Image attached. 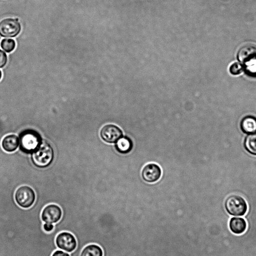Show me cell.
<instances>
[{"instance_id":"d6986e66","label":"cell","mask_w":256,"mask_h":256,"mask_svg":"<svg viewBox=\"0 0 256 256\" xmlns=\"http://www.w3.org/2000/svg\"><path fill=\"white\" fill-rule=\"evenodd\" d=\"M8 56L5 52L0 49V68H4L7 64Z\"/></svg>"},{"instance_id":"277c9868","label":"cell","mask_w":256,"mask_h":256,"mask_svg":"<svg viewBox=\"0 0 256 256\" xmlns=\"http://www.w3.org/2000/svg\"><path fill=\"white\" fill-rule=\"evenodd\" d=\"M224 208L228 214L233 216H242L248 210L247 204L244 199L238 195H231L224 202Z\"/></svg>"},{"instance_id":"2e32d148","label":"cell","mask_w":256,"mask_h":256,"mask_svg":"<svg viewBox=\"0 0 256 256\" xmlns=\"http://www.w3.org/2000/svg\"><path fill=\"white\" fill-rule=\"evenodd\" d=\"M244 146L248 152L256 156V132L250 134L245 138Z\"/></svg>"},{"instance_id":"8fae6325","label":"cell","mask_w":256,"mask_h":256,"mask_svg":"<svg viewBox=\"0 0 256 256\" xmlns=\"http://www.w3.org/2000/svg\"><path fill=\"white\" fill-rule=\"evenodd\" d=\"M20 144V139L14 134L4 136L2 141V146L4 150L11 152L15 151Z\"/></svg>"},{"instance_id":"e0dca14e","label":"cell","mask_w":256,"mask_h":256,"mask_svg":"<svg viewBox=\"0 0 256 256\" xmlns=\"http://www.w3.org/2000/svg\"><path fill=\"white\" fill-rule=\"evenodd\" d=\"M0 46L4 50L8 53H10L15 49L16 42L12 38H4L2 40Z\"/></svg>"},{"instance_id":"6da1fadb","label":"cell","mask_w":256,"mask_h":256,"mask_svg":"<svg viewBox=\"0 0 256 256\" xmlns=\"http://www.w3.org/2000/svg\"><path fill=\"white\" fill-rule=\"evenodd\" d=\"M54 157V152L52 146L48 142H44L32 152V160L36 166L44 168L52 163Z\"/></svg>"},{"instance_id":"9c48e42d","label":"cell","mask_w":256,"mask_h":256,"mask_svg":"<svg viewBox=\"0 0 256 256\" xmlns=\"http://www.w3.org/2000/svg\"><path fill=\"white\" fill-rule=\"evenodd\" d=\"M122 135V130L113 124H106L100 130V138L104 142L108 144L116 143Z\"/></svg>"},{"instance_id":"ac0fdd59","label":"cell","mask_w":256,"mask_h":256,"mask_svg":"<svg viewBox=\"0 0 256 256\" xmlns=\"http://www.w3.org/2000/svg\"><path fill=\"white\" fill-rule=\"evenodd\" d=\"M242 66L238 62L232 64L229 68V72L232 75H238L242 73Z\"/></svg>"},{"instance_id":"4fadbf2b","label":"cell","mask_w":256,"mask_h":256,"mask_svg":"<svg viewBox=\"0 0 256 256\" xmlns=\"http://www.w3.org/2000/svg\"><path fill=\"white\" fill-rule=\"evenodd\" d=\"M240 128L243 132L248 134L256 132V118L252 116H244L240 122Z\"/></svg>"},{"instance_id":"ba28073f","label":"cell","mask_w":256,"mask_h":256,"mask_svg":"<svg viewBox=\"0 0 256 256\" xmlns=\"http://www.w3.org/2000/svg\"><path fill=\"white\" fill-rule=\"evenodd\" d=\"M62 214L60 206L56 204L50 203L43 208L40 217L43 222L55 224L60 220Z\"/></svg>"},{"instance_id":"30bf717a","label":"cell","mask_w":256,"mask_h":256,"mask_svg":"<svg viewBox=\"0 0 256 256\" xmlns=\"http://www.w3.org/2000/svg\"><path fill=\"white\" fill-rule=\"evenodd\" d=\"M162 175V170L159 166L154 163L146 164L142 170V179L148 183H153L158 181Z\"/></svg>"},{"instance_id":"ffe728a7","label":"cell","mask_w":256,"mask_h":256,"mask_svg":"<svg viewBox=\"0 0 256 256\" xmlns=\"http://www.w3.org/2000/svg\"><path fill=\"white\" fill-rule=\"evenodd\" d=\"M42 228L46 232H50L54 229V224L50 223L44 222L42 224Z\"/></svg>"},{"instance_id":"7c38bea8","label":"cell","mask_w":256,"mask_h":256,"mask_svg":"<svg viewBox=\"0 0 256 256\" xmlns=\"http://www.w3.org/2000/svg\"><path fill=\"white\" fill-rule=\"evenodd\" d=\"M247 227L245 220L240 217H232L229 222V228L231 232L236 234L244 233Z\"/></svg>"},{"instance_id":"3957f363","label":"cell","mask_w":256,"mask_h":256,"mask_svg":"<svg viewBox=\"0 0 256 256\" xmlns=\"http://www.w3.org/2000/svg\"><path fill=\"white\" fill-rule=\"evenodd\" d=\"M19 139L20 150L28 154L34 152L42 142L39 134L32 130H28L22 132Z\"/></svg>"},{"instance_id":"5bb4252c","label":"cell","mask_w":256,"mask_h":256,"mask_svg":"<svg viewBox=\"0 0 256 256\" xmlns=\"http://www.w3.org/2000/svg\"><path fill=\"white\" fill-rule=\"evenodd\" d=\"M116 151L121 154H126L130 152L133 147L132 140L127 136L120 138L115 144Z\"/></svg>"},{"instance_id":"52a82bcc","label":"cell","mask_w":256,"mask_h":256,"mask_svg":"<svg viewBox=\"0 0 256 256\" xmlns=\"http://www.w3.org/2000/svg\"><path fill=\"white\" fill-rule=\"evenodd\" d=\"M55 242L58 249L70 253L76 250L77 240L75 236L71 232L62 231L56 236Z\"/></svg>"},{"instance_id":"8992f818","label":"cell","mask_w":256,"mask_h":256,"mask_svg":"<svg viewBox=\"0 0 256 256\" xmlns=\"http://www.w3.org/2000/svg\"><path fill=\"white\" fill-rule=\"evenodd\" d=\"M22 26L18 18H7L0 21V36L14 38L18 35Z\"/></svg>"},{"instance_id":"9a60e30c","label":"cell","mask_w":256,"mask_h":256,"mask_svg":"<svg viewBox=\"0 0 256 256\" xmlns=\"http://www.w3.org/2000/svg\"><path fill=\"white\" fill-rule=\"evenodd\" d=\"M102 248L96 244H90L82 249L80 256H103Z\"/></svg>"},{"instance_id":"7a4b0ae2","label":"cell","mask_w":256,"mask_h":256,"mask_svg":"<svg viewBox=\"0 0 256 256\" xmlns=\"http://www.w3.org/2000/svg\"><path fill=\"white\" fill-rule=\"evenodd\" d=\"M238 58L246 70L256 72V46L248 44L242 46L238 52Z\"/></svg>"},{"instance_id":"5b68a950","label":"cell","mask_w":256,"mask_h":256,"mask_svg":"<svg viewBox=\"0 0 256 256\" xmlns=\"http://www.w3.org/2000/svg\"><path fill=\"white\" fill-rule=\"evenodd\" d=\"M36 200L35 192L32 188L27 186L19 187L14 194L15 202L19 206L23 208H30Z\"/></svg>"},{"instance_id":"7402d4cb","label":"cell","mask_w":256,"mask_h":256,"mask_svg":"<svg viewBox=\"0 0 256 256\" xmlns=\"http://www.w3.org/2000/svg\"><path fill=\"white\" fill-rule=\"evenodd\" d=\"M2 78V72L0 70V80L1 78Z\"/></svg>"},{"instance_id":"44dd1931","label":"cell","mask_w":256,"mask_h":256,"mask_svg":"<svg viewBox=\"0 0 256 256\" xmlns=\"http://www.w3.org/2000/svg\"><path fill=\"white\" fill-rule=\"evenodd\" d=\"M51 256H70V254L62 250L58 249L52 252Z\"/></svg>"}]
</instances>
